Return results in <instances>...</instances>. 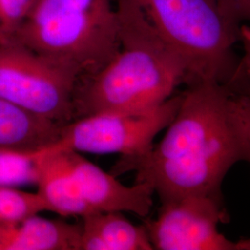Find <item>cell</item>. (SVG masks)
<instances>
[{"instance_id": "obj_1", "label": "cell", "mask_w": 250, "mask_h": 250, "mask_svg": "<svg viewBox=\"0 0 250 250\" xmlns=\"http://www.w3.org/2000/svg\"><path fill=\"white\" fill-rule=\"evenodd\" d=\"M247 76L236 70L224 81H194L161 142L118 168L136 173L161 201L188 194L222 196V184L232 166L246 161L244 91Z\"/></svg>"}, {"instance_id": "obj_2", "label": "cell", "mask_w": 250, "mask_h": 250, "mask_svg": "<svg viewBox=\"0 0 250 250\" xmlns=\"http://www.w3.org/2000/svg\"><path fill=\"white\" fill-rule=\"evenodd\" d=\"M121 28L115 56L79 82L74 117L160 106L189 81L182 59L158 35L136 0H114Z\"/></svg>"}, {"instance_id": "obj_3", "label": "cell", "mask_w": 250, "mask_h": 250, "mask_svg": "<svg viewBox=\"0 0 250 250\" xmlns=\"http://www.w3.org/2000/svg\"><path fill=\"white\" fill-rule=\"evenodd\" d=\"M74 70L80 81L118 52L121 28L114 0H37L12 39Z\"/></svg>"}, {"instance_id": "obj_4", "label": "cell", "mask_w": 250, "mask_h": 250, "mask_svg": "<svg viewBox=\"0 0 250 250\" xmlns=\"http://www.w3.org/2000/svg\"><path fill=\"white\" fill-rule=\"evenodd\" d=\"M162 40L185 62L188 83L229 79L243 22L234 0H136ZM187 83V84H188Z\"/></svg>"}, {"instance_id": "obj_5", "label": "cell", "mask_w": 250, "mask_h": 250, "mask_svg": "<svg viewBox=\"0 0 250 250\" xmlns=\"http://www.w3.org/2000/svg\"><path fill=\"white\" fill-rule=\"evenodd\" d=\"M80 75L16 41L0 42V98L64 125L74 118Z\"/></svg>"}, {"instance_id": "obj_6", "label": "cell", "mask_w": 250, "mask_h": 250, "mask_svg": "<svg viewBox=\"0 0 250 250\" xmlns=\"http://www.w3.org/2000/svg\"><path fill=\"white\" fill-rule=\"evenodd\" d=\"M180 103L181 94L149 109L103 111L76 118L62 125L57 141L42 150L141 156L151 149L156 136L170 125Z\"/></svg>"}, {"instance_id": "obj_7", "label": "cell", "mask_w": 250, "mask_h": 250, "mask_svg": "<svg viewBox=\"0 0 250 250\" xmlns=\"http://www.w3.org/2000/svg\"><path fill=\"white\" fill-rule=\"evenodd\" d=\"M227 218L222 196L188 194L161 201L145 227L154 250H235L218 229Z\"/></svg>"}, {"instance_id": "obj_8", "label": "cell", "mask_w": 250, "mask_h": 250, "mask_svg": "<svg viewBox=\"0 0 250 250\" xmlns=\"http://www.w3.org/2000/svg\"><path fill=\"white\" fill-rule=\"evenodd\" d=\"M68 152L81 192L92 212H131L143 218L149 214L155 192L148 185L135 182L132 187L125 186L80 153Z\"/></svg>"}, {"instance_id": "obj_9", "label": "cell", "mask_w": 250, "mask_h": 250, "mask_svg": "<svg viewBox=\"0 0 250 250\" xmlns=\"http://www.w3.org/2000/svg\"><path fill=\"white\" fill-rule=\"evenodd\" d=\"M39 152L37 193L47 211L81 218L92 213L74 175L69 152Z\"/></svg>"}, {"instance_id": "obj_10", "label": "cell", "mask_w": 250, "mask_h": 250, "mask_svg": "<svg viewBox=\"0 0 250 250\" xmlns=\"http://www.w3.org/2000/svg\"><path fill=\"white\" fill-rule=\"evenodd\" d=\"M80 235L81 225L35 215L0 222V250H79Z\"/></svg>"}, {"instance_id": "obj_11", "label": "cell", "mask_w": 250, "mask_h": 250, "mask_svg": "<svg viewBox=\"0 0 250 250\" xmlns=\"http://www.w3.org/2000/svg\"><path fill=\"white\" fill-rule=\"evenodd\" d=\"M79 250H152L145 227L122 212H92L82 218Z\"/></svg>"}, {"instance_id": "obj_12", "label": "cell", "mask_w": 250, "mask_h": 250, "mask_svg": "<svg viewBox=\"0 0 250 250\" xmlns=\"http://www.w3.org/2000/svg\"><path fill=\"white\" fill-rule=\"evenodd\" d=\"M62 125L0 98V147L36 151L52 145Z\"/></svg>"}, {"instance_id": "obj_13", "label": "cell", "mask_w": 250, "mask_h": 250, "mask_svg": "<svg viewBox=\"0 0 250 250\" xmlns=\"http://www.w3.org/2000/svg\"><path fill=\"white\" fill-rule=\"evenodd\" d=\"M39 150L25 151L0 147V188L36 185Z\"/></svg>"}, {"instance_id": "obj_14", "label": "cell", "mask_w": 250, "mask_h": 250, "mask_svg": "<svg viewBox=\"0 0 250 250\" xmlns=\"http://www.w3.org/2000/svg\"><path fill=\"white\" fill-rule=\"evenodd\" d=\"M43 211H47L46 206L37 192L0 188V222L18 223Z\"/></svg>"}, {"instance_id": "obj_15", "label": "cell", "mask_w": 250, "mask_h": 250, "mask_svg": "<svg viewBox=\"0 0 250 250\" xmlns=\"http://www.w3.org/2000/svg\"><path fill=\"white\" fill-rule=\"evenodd\" d=\"M37 0H0V42L12 40Z\"/></svg>"}, {"instance_id": "obj_16", "label": "cell", "mask_w": 250, "mask_h": 250, "mask_svg": "<svg viewBox=\"0 0 250 250\" xmlns=\"http://www.w3.org/2000/svg\"><path fill=\"white\" fill-rule=\"evenodd\" d=\"M239 44L243 47V57L239 60V69L250 77V26L243 23Z\"/></svg>"}, {"instance_id": "obj_17", "label": "cell", "mask_w": 250, "mask_h": 250, "mask_svg": "<svg viewBox=\"0 0 250 250\" xmlns=\"http://www.w3.org/2000/svg\"><path fill=\"white\" fill-rule=\"evenodd\" d=\"M245 134L247 143V158L246 161L250 164V84L247 89L245 99Z\"/></svg>"}, {"instance_id": "obj_18", "label": "cell", "mask_w": 250, "mask_h": 250, "mask_svg": "<svg viewBox=\"0 0 250 250\" xmlns=\"http://www.w3.org/2000/svg\"><path fill=\"white\" fill-rule=\"evenodd\" d=\"M234 4L242 22L250 21V0H234Z\"/></svg>"}, {"instance_id": "obj_19", "label": "cell", "mask_w": 250, "mask_h": 250, "mask_svg": "<svg viewBox=\"0 0 250 250\" xmlns=\"http://www.w3.org/2000/svg\"><path fill=\"white\" fill-rule=\"evenodd\" d=\"M235 250H250V238L242 239L235 243Z\"/></svg>"}]
</instances>
